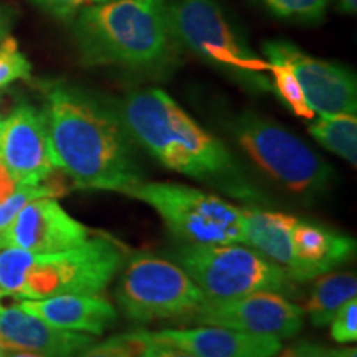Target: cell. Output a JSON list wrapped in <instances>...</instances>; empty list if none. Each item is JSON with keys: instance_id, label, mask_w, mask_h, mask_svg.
I'll list each match as a JSON object with an SVG mask.
<instances>
[{"instance_id": "cell-29", "label": "cell", "mask_w": 357, "mask_h": 357, "mask_svg": "<svg viewBox=\"0 0 357 357\" xmlns=\"http://www.w3.org/2000/svg\"><path fill=\"white\" fill-rule=\"evenodd\" d=\"M142 336H144V334H142ZM142 357H199V356L192 354V352H187L184 349H178V347H172V346H166V344H159V342L147 341V347H146Z\"/></svg>"}, {"instance_id": "cell-31", "label": "cell", "mask_w": 357, "mask_h": 357, "mask_svg": "<svg viewBox=\"0 0 357 357\" xmlns=\"http://www.w3.org/2000/svg\"><path fill=\"white\" fill-rule=\"evenodd\" d=\"M337 10L346 13V15H356L357 12V0H337Z\"/></svg>"}, {"instance_id": "cell-35", "label": "cell", "mask_w": 357, "mask_h": 357, "mask_svg": "<svg viewBox=\"0 0 357 357\" xmlns=\"http://www.w3.org/2000/svg\"><path fill=\"white\" fill-rule=\"evenodd\" d=\"M6 108H7L6 95H2V93H0V119L7 118V114H6Z\"/></svg>"}, {"instance_id": "cell-2", "label": "cell", "mask_w": 357, "mask_h": 357, "mask_svg": "<svg viewBox=\"0 0 357 357\" xmlns=\"http://www.w3.org/2000/svg\"><path fill=\"white\" fill-rule=\"evenodd\" d=\"M116 108L129 136L162 166L215 185L231 197L258 199L229 147L200 128L166 91L137 89Z\"/></svg>"}, {"instance_id": "cell-12", "label": "cell", "mask_w": 357, "mask_h": 357, "mask_svg": "<svg viewBox=\"0 0 357 357\" xmlns=\"http://www.w3.org/2000/svg\"><path fill=\"white\" fill-rule=\"evenodd\" d=\"M0 159L20 185L43 184L55 172L43 111L22 102L7 114L0 136Z\"/></svg>"}, {"instance_id": "cell-23", "label": "cell", "mask_w": 357, "mask_h": 357, "mask_svg": "<svg viewBox=\"0 0 357 357\" xmlns=\"http://www.w3.org/2000/svg\"><path fill=\"white\" fill-rule=\"evenodd\" d=\"M275 17L283 20L314 24L323 20L329 0H258Z\"/></svg>"}, {"instance_id": "cell-9", "label": "cell", "mask_w": 357, "mask_h": 357, "mask_svg": "<svg viewBox=\"0 0 357 357\" xmlns=\"http://www.w3.org/2000/svg\"><path fill=\"white\" fill-rule=\"evenodd\" d=\"M235 139L261 171L296 194L328 189L333 169L278 123L245 111L231 124Z\"/></svg>"}, {"instance_id": "cell-37", "label": "cell", "mask_w": 357, "mask_h": 357, "mask_svg": "<svg viewBox=\"0 0 357 357\" xmlns=\"http://www.w3.org/2000/svg\"><path fill=\"white\" fill-rule=\"evenodd\" d=\"M3 123H6V118L0 119V136H2V131H3Z\"/></svg>"}, {"instance_id": "cell-18", "label": "cell", "mask_w": 357, "mask_h": 357, "mask_svg": "<svg viewBox=\"0 0 357 357\" xmlns=\"http://www.w3.org/2000/svg\"><path fill=\"white\" fill-rule=\"evenodd\" d=\"M240 212H242V243L278 265L296 283L298 261L293 253L291 230L298 217L253 207H240Z\"/></svg>"}, {"instance_id": "cell-32", "label": "cell", "mask_w": 357, "mask_h": 357, "mask_svg": "<svg viewBox=\"0 0 357 357\" xmlns=\"http://www.w3.org/2000/svg\"><path fill=\"white\" fill-rule=\"evenodd\" d=\"M8 26H10V13L0 8V40L7 37Z\"/></svg>"}, {"instance_id": "cell-14", "label": "cell", "mask_w": 357, "mask_h": 357, "mask_svg": "<svg viewBox=\"0 0 357 357\" xmlns=\"http://www.w3.org/2000/svg\"><path fill=\"white\" fill-rule=\"evenodd\" d=\"M142 334L147 341L178 347L199 357H275L283 349L281 339L222 326L160 329Z\"/></svg>"}, {"instance_id": "cell-20", "label": "cell", "mask_w": 357, "mask_h": 357, "mask_svg": "<svg viewBox=\"0 0 357 357\" xmlns=\"http://www.w3.org/2000/svg\"><path fill=\"white\" fill-rule=\"evenodd\" d=\"M310 132L321 146L341 155L352 166L357 160L356 114H319L310 124Z\"/></svg>"}, {"instance_id": "cell-16", "label": "cell", "mask_w": 357, "mask_h": 357, "mask_svg": "<svg viewBox=\"0 0 357 357\" xmlns=\"http://www.w3.org/2000/svg\"><path fill=\"white\" fill-rule=\"evenodd\" d=\"M20 307L55 328L91 336H101L118 321L116 307L101 294H58L43 300H24Z\"/></svg>"}, {"instance_id": "cell-10", "label": "cell", "mask_w": 357, "mask_h": 357, "mask_svg": "<svg viewBox=\"0 0 357 357\" xmlns=\"http://www.w3.org/2000/svg\"><path fill=\"white\" fill-rule=\"evenodd\" d=\"M190 319L204 326H222L260 336L289 339L303 329L305 311L283 294L258 291L223 300L205 298Z\"/></svg>"}, {"instance_id": "cell-39", "label": "cell", "mask_w": 357, "mask_h": 357, "mask_svg": "<svg viewBox=\"0 0 357 357\" xmlns=\"http://www.w3.org/2000/svg\"><path fill=\"white\" fill-rule=\"evenodd\" d=\"M91 2H96V3H100V2H108V0H91Z\"/></svg>"}, {"instance_id": "cell-27", "label": "cell", "mask_w": 357, "mask_h": 357, "mask_svg": "<svg viewBox=\"0 0 357 357\" xmlns=\"http://www.w3.org/2000/svg\"><path fill=\"white\" fill-rule=\"evenodd\" d=\"M56 20H73L77 13L91 3V0H26Z\"/></svg>"}, {"instance_id": "cell-15", "label": "cell", "mask_w": 357, "mask_h": 357, "mask_svg": "<svg viewBox=\"0 0 357 357\" xmlns=\"http://www.w3.org/2000/svg\"><path fill=\"white\" fill-rule=\"evenodd\" d=\"M0 341L7 349L38 352L48 357H78L95 342V337L55 328L15 305L0 307Z\"/></svg>"}, {"instance_id": "cell-3", "label": "cell", "mask_w": 357, "mask_h": 357, "mask_svg": "<svg viewBox=\"0 0 357 357\" xmlns=\"http://www.w3.org/2000/svg\"><path fill=\"white\" fill-rule=\"evenodd\" d=\"M73 40L86 66H118L158 73L172 61L166 0H108L73 19Z\"/></svg>"}, {"instance_id": "cell-1", "label": "cell", "mask_w": 357, "mask_h": 357, "mask_svg": "<svg viewBox=\"0 0 357 357\" xmlns=\"http://www.w3.org/2000/svg\"><path fill=\"white\" fill-rule=\"evenodd\" d=\"M42 91L53 160L78 189L126 195L144 181L118 108L65 79L43 82Z\"/></svg>"}, {"instance_id": "cell-33", "label": "cell", "mask_w": 357, "mask_h": 357, "mask_svg": "<svg viewBox=\"0 0 357 357\" xmlns=\"http://www.w3.org/2000/svg\"><path fill=\"white\" fill-rule=\"evenodd\" d=\"M6 357H48L38 352H30V351H17V349H7Z\"/></svg>"}, {"instance_id": "cell-28", "label": "cell", "mask_w": 357, "mask_h": 357, "mask_svg": "<svg viewBox=\"0 0 357 357\" xmlns=\"http://www.w3.org/2000/svg\"><path fill=\"white\" fill-rule=\"evenodd\" d=\"M275 357H333V349L318 342L298 341L287 349H281Z\"/></svg>"}, {"instance_id": "cell-21", "label": "cell", "mask_w": 357, "mask_h": 357, "mask_svg": "<svg viewBox=\"0 0 357 357\" xmlns=\"http://www.w3.org/2000/svg\"><path fill=\"white\" fill-rule=\"evenodd\" d=\"M268 73L273 77V82H271L273 91L294 114L305 119H314L316 113L307 105L301 84L288 61L270 60L268 61Z\"/></svg>"}, {"instance_id": "cell-26", "label": "cell", "mask_w": 357, "mask_h": 357, "mask_svg": "<svg viewBox=\"0 0 357 357\" xmlns=\"http://www.w3.org/2000/svg\"><path fill=\"white\" fill-rule=\"evenodd\" d=\"M331 337L341 344H349L357 339V298L346 303L331 323Z\"/></svg>"}, {"instance_id": "cell-19", "label": "cell", "mask_w": 357, "mask_h": 357, "mask_svg": "<svg viewBox=\"0 0 357 357\" xmlns=\"http://www.w3.org/2000/svg\"><path fill=\"white\" fill-rule=\"evenodd\" d=\"M316 280V278H314ZM357 296V278L351 271H336L318 276L307 296L305 312L314 326H328L347 301Z\"/></svg>"}, {"instance_id": "cell-38", "label": "cell", "mask_w": 357, "mask_h": 357, "mask_svg": "<svg viewBox=\"0 0 357 357\" xmlns=\"http://www.w3.org/2000/svg\"><path fill=\"white\" fill-rule=\"evenodd\" d=\"M3 296H6V293L0 291V301H2V298H3ZM0 307H2V303H0Z\"/></svg>"}, {"instance_id": "cell-24", "label": "cell", "mask_w": 357, "mask_h": 357, "mask_svg": "<svg viewBox=\"0 0 357 357\" xmlns=\"http://www.w3.org/2000/svg\"><path fill=\"white\" fill-rule=\"evenodd\" d=\"M146 347L142 331H132L93 342L78 357H142Z\"/></svg>"}, {"instance_id": "cell-34", "label": "cell", "mask_w": 357, "mask_h": 357, "mask_svg": "<svg viewBox=\"0 0 357 357\" xmlns=\"http://www.w3.org/2000/svg\"><path fill=\"white\" fill-rule=\"evenodd\" d=\"M333 357H357L356 347H344V349H333Z\"/></svg>"}, {"instance_id": "cell-13", "label": "cell", "mask_w": 357, "mask_h": 357, "mask_svg": "<svg viewBox=\"0 0 357 357\" xmlns=\"http://www.w3.org/2000/svg\"><path fill=\"white\" fill-rule=\"evenodd\" d=\"M89 238L86 225L73 218L53 197L35 199L13 218L0 236V250L13 247L33 253H53L78 247Z\"/></svg>"}, {"instance_id": "cell-17", "label": "cell", "mask_w": 357, "mask_h": 357, "mask_svg": "<svg viewBox=\"0 0 357 357\" xmlns=\"http://www.w3.org/2000/svg\"><path fill=\"white\" fill-rule=\"evenodd\" d=\"M291 243L298 261V283L328 273L356 253L354 238L300 218L293 225Z\"/></svg>"}, {"instance_id": "cell-30", "label": "cell", "mask_w": 357, "mask_h": 357, "mask_svg": "<svg viewBox=\"0 0 357 357\" xmlns=\"http://www.w3.org/2000/svg\"><path fill=\"white\" fill-rule=\"evenodd\" d=\"M19 181L12 176V172L3 164V160L0 159V202H3L8 195H12L13 192L19 189Z\"/></svg>"}, {"instance_id": "cell-25", "label": "cell", "mask_w": 357, "mask_h": 357, "mask_svg": "<svg viewBox=\"0 0 357 357\" xmlns=\"http://www.w3.org/2000/svg\"><path fill=\"white\" fill-rule=\"evenodd\" d=\"M32 78V63L20 52L15 38L0 40V89L7 88L17 79Z\"/></svg>"}, {"instance_id": "cell-6", "label": "cell", "mask_w": 357, "mask_h": 357, "mask_svg": "<svg viewBox=\"0 0 357 357\" xmlns=\"http://www.w3.org/2000/svg\"><path fill=\"white\" fill-rule=\"evenodd\" d=\"M174 261L211 300L271 291L287 296L294 281L273 261L247 245H189L172 252Z\"/></svg>"}, {"instance_id": "cell-4", "label": "cell", "mask_w": 357, "mask_h": 357, "mask_svg": "<svg viewBox=\"0 0 357 357\" xmlns=\"http://www.w3.org/2000/svg\"><path fill=\"white\" fill-rule=\"evenodd\" d=\"M123 268V252L108 238H88L53 253L0 250V291L25 300L58 294H102Z\"/></svg>"}, {"instance_id": "cell-8", "label": "cell", "mask_w": 357, "mask_h": 357, "mask_svg": "<svg viewBox=\"0 0 357 357\" xmlns=\"http://www.w3.org/2000/svg\"><path fill=\"white\" fill-rule=\"evenodd\" d=\"M205 298L176 261L146 253L129 258L116 288V303L132 323L189 321Z\"/></svg>"}, {"instance_id": "cell-36", "label": "cell", "mask_w": 357, "mask_h": 357, "mask_svg": "<svg viewBox=\"0 0 357 357\" xmlns=\"http://www.w3.org/2000/svg\"><path fill=\"white\" fill-rule=\"evenodd\" d=\"M6 352H7V347L2 344V341H0V357H6Z\"/></svg>"}, {"instance_id": "cell-22", "label": "cell", "mask_w": 357, "mask_h": 357, "mask_svg": "<svg viewBox=\"0 0 357 357\" xmlns=\"http://www.w3.org/2000/svg\"><path fill=\"white\" fill-rule=\"evenodd\" d=\"M65 194V189L61 185L50 184V182H43V184L35 185H19V189L13 192L12 195L0 202V236L6 234L13 218L19 215L22 208L26 204H30L35 199L42 197H58V195Z\"/></svg>"}, {"instance_id": "cell-5", "label": "cell", "mask_w": 357, "mask_h": 357, "mask_svg": "<svg viewBox=\"0 0 357 357\" xmlns=\"http://www.w3.org/2000/svg\"><path fill=\"white\" fill-rule=\"evenodd\" d=\"M167 17L174 38L207 63L225 71L243 88L273 91L265 75L268 61L253 53L215 0H174L167 6Z\"/></svg>"}, {"instance_id": "cell-7", "label": "cell", "mask_w": 357, "mask_h": 357, "mask_svg": "<svg viewBox=\"0 0 357 357\" xmlns=\"http://www.w3.org/2000/svg\"><path fill=\"white\" fill-rule=\"evenodd\" d=\"M128 197L137 199L159 213L167 229L189 245L242 243V212L234 204L174 182H144Z\"/></svg>"}, {"instance_id": "cell-11", "label": "cell", "mask_w": 357, "mask_h": 357, "mask_svg": "<svg viewBox=\"0 0 357 357\" xmlns=\"http://www.w3.org/2000/svg\"><path fill=\"white\" fill-rule=\"evenodd\" d=\"M270 60H284L300 82L307 105L318 114H356V75L346 66L318 60L287 40H273L263 45Z\"/></svg>"}]
</instances>
